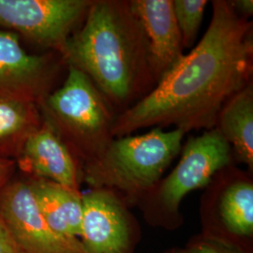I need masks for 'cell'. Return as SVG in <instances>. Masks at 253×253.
<instances>
[{"instance_id":"obj_1","label":"cell","mask_w":253,"mask_h":253,"mask_svg":"<svg viewBox=\"0 0 253 253\" xmlns=\"http://www.w3.org/2000/svg\"><path fill=\"white\" fill-rule=\"evenodd\" d=\"M208 30L143 99L117 116L114 138L149 126H174L187 133L212 129L219 112L253 82V21L230 2L212 1Z\"/></svg>"},{"instance_id":"obj_2","label":"cell","mask_w":253,"mask_h":253,"mask_svg":"<svg viewBox=\"0 0 253 253\" xmlns=\"http://www.w3.org/2000/svg\"><path fill=\"white\" fill-rule=\"evenodd\" d=\"M60 54L90 79L117 116L157 84L147 40L129 1L93 0Z\"/></svg>"},{"instance_id":"obj_3","label":"cell","mask_w":253,"mask_h":253,"mask_svg":"<svg viewBox=\"0 0 253 253\" xmlns=\"http://www.w3.org/2000/svg\"><path fill=\"white\" fill-rule=\"evenodd\" d=\"M185 134L178 128L155 126L145 134L116 137L100 156L82 167V183L90 189L113 190L127 205L135 204L180 154Z\"/></svg>"},{"instance_id":"obj_4","label":"cell","mask_w":253,"mask_h":253,"mask_svg":"<svg viewBox=\"0 0 253 253\" xmlns=\"http://www.w3.org/2000/svg\"><path fill=\"white\" fill-rule=\"evenodd\" d=\"M67 68L62 85L38 107L42 121L68 148L81 170L114 139L117 114L84 73L72 66Z\"/></svg>"},{"instance_id":"obj_5","label":"cell","mask_w":253,"mask_h":253,"mask_svg":"<svg viewBox=\"0 0 253 253\" xmlns=\"http://www.w3.org/2000/svg\"><path fill=\"white\" fill-rule=\"evenodd\" d=\"M180 154L179 162L167 177L135 203L152 222L180 223L177 218H181L183 199L191 191L208 187L217 172L234 161L231 146L215 127L201 135L190 136Z\"/></svg>"},{"instance_id":"obj_6","label":"cell","mask_w":253,"mask_h":253,"mask_svg":"<svg viewBox=\"0 0 253 253\" xmlns=\"http://www.w3.org/2000/svg\"><path fill=\"white\" fill-rule=\"evenodd\" d=\"M93 0H0V27L45 52L61 54Z\"/></svg>"},{"instance_id":"obj_7","label":"cell","mask_w":253,"mask_h":253,"mask_svg":"<svg viewBox=\"0 0 253 253\" xmlns=\"http://www.w3.org/2000/svg\"><path fill=\"white\" fill-rule=\"evenodd\" d=\"M0 217L20 253H84L79 238L48 225L24 175L15 174L0 190Z\"/></svg>"},{"instance_id":"obj_8","label":"cell","mask_w":253,"mask_h":253,"mask_svg":"<svg viewBox=\"0 0 253 253\" xmlns=\"http://www.w3.org/2000/svg\"><path fill=\"white\" fill-rule=\"evenodd\" d=\"M20 40L15 33L0 29V100L39 105L55 89L66 63L54 52L27 54Z\"/></svg>"},{"instance_id":"obj_9","label":"cell","mask_w":253,"mask_h":253,"mask_svg":"<svg viewBox=\"0 0 253 253\" xmlns=\"http://www.w3.org/2000/svg\"><path fill=\"white\" fill-rule=\"evenodd\" d=\"M84 253H133L136 223L126 201L107 189L82 193Z\"/></svg>"},{"instance_id":"obj_10","label":"cell","mask_w":253,"mask_h":253,"mask_svg":"<svg viewBox=\"0 0 253 253\" xmlns=\"http://www.w3.org/2000/svg\"><path fill=\"white\" fill-rule=\"evenodd\" d=\"M203 198L205 214L235 239L253 235V182L250 172L232 165L217 172Z\"/></svg>"},{"instance_id":"obj_11","label":"cell","mask_w":253,"mask_h":253,"mask_svg":"<svg viewBox=\"0 0 253 253\" xmlns=\"http://www.w3.org/2000/svg\"><path fill=\"white\" fill-rule=\"evenodd\" d=\"M15 163L25 176L43 178L80 191L79 164L43 121L41 127L27 139Z\"/></svg>"},{"instance_id":"obj_12","label":"cell","mask_w":253,"mask_h":253,"mask_svg":"<svg viewBox=\"0 0 253 253\" xmlns=\"http://www.w3.org/2000/svg\"><path fill=\"white\" fill-rule=\"evenodd\" d=\"M129 5L145 32L150 66L158 84L184 55L172 0H130Z\"/></svg>"},{"instance_id":"obj_13","label":"cell","mask_w":253,"mask_h":253,"mask_svg":"<svg viewBox=\"0 0 253 253\" xmlns=\"http://www.w3.org/2000/svg\"><path fill=\"white\" fill-rule=\"evenodd\" d=\"M25 177L48 225L59 235L80 238L83 217L81 191L70 190L43 178Z\"/></svg>"},{"instance_id":"obj_14","label":"cell","mask_w":253,"mask_h":253,"mask_svg":"<svg viewBox=\"0 0 253 253\" xmlns=\"http://www.w3.org/2000/svg\"><path fill=\"white\" fill-rule=\"evenodd\" d=\"M215 128L230 145L234 159L253 171V84L227 101L218 114Z\"/></svg>"},{"instance_id":"obj_15","label":"cell","mask_w":253,"mask_h":253,"mask_svg":"<svg viewBox=\"0 0 253 253\" xmlns=\"http://www.w3.org/2000/svg\"><path fill=\"white\" fill-rule=\"evenodd\" d=\"M42 125L37 104L0 100V160L15 162L27 139Z\"/></svg>"},{"instance_id":"obj_16","label":"cell","mask_w":253,"mask_h":253,"mask_svg":"<svg viewBox=\"0 0 253 253\" xmlns=\"http://www.w3.org/2000/svg\"><path fill=\"white\" fill-rule=\"evenodd\" d=\"M208 3L207 0H172L173 12L184 49L194 44Z\"/></svg>"},{"instance_id":"obj_17","label":"cell","mask_w":253,"mask_h":253,"mask_svg":"<svg viewBox=\"0 0 253 253\" xmlns=\"http://www.w3.org/2000/svg\"><path fill=\"white\" fill-rule=\"evenodd\" d=\"M185 249L189 253H253L239 240L210 230L192 237Z\"/></svg>"},{"instance_id":"obj_18","label":"cell","mask_w":253,"mask_h":253,"mask_svg":"<svg viewBox=\"0 0 253 253\" xmlns=\"http://www.w3.org/2000/svg\"><path fill=\"white\" fill-rule=\"evenodd\" d=\"M0 253H20L1 217H0Z\"/></svg>"},{"instance_id":"obj_19","label":"cell","mask_w":253,"mask_h":253,"mask_svg":"<svg viewBox=\"0 0 253 253\" xmlns=\"http://www.w3.org/2000/svg\"><path fill=\"white\" fill-rule=\"evenodd\" d=\"M16 170L14 161L0 160V190L16 174Z\"/></svg>"},{"instance_id":"obj_20","label":"cell","mask_w":253,"mask_h":253,"mask_svg":"<svg viewBox=\"0 0 253 253\" xmlns=\"http://www.w3.org/2000/svg\"><path fill=\"white\" fill-rule=\"evenodd\" d=\"M235 13L241 18L250 20L253 14V0H232L229 1Z\"/></svg>"},{"instance_id":"obj_21","label":"cell","mask_w":253,"mask_h":253,"mask_svg":"<svg viewBox=\"0 0 253 253\" xmlns=\"http://www.w3.org/2000/svg\"><path fill=\"white\" fill-rule=\"evenodd\" d=\"M164 253H188V251L184 248V249H180V248H173V249H171V250H169V251H167V252H165Z\"/></svg>"}]
</instances>
